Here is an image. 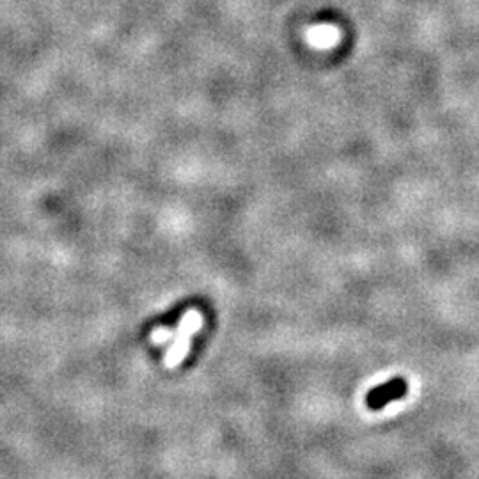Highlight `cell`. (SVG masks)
<instances>
[{"instance_id":"obj_1","label":"cell","mask_w":479,"mask_h":479,"mask_svg":"<svg viewBox=\"0 0 479 479\" xmlns=\"http://www.w3.org/2000/svg\"><path fill=\"white\" fill-rule=\"evenodd\" d=\"M406 393H409V386H406L405 380L403 378H393L390 382L373 387L367 393L366 403L371 410H380L389 402H396V400L405 397Z\"/></svg>"},{"instance_id":"obj_2","label":"cell","mask_w":479,"mask_h":479,"mask_svg":"<svg viewBox=\"0 0 479 479\" xmlns=\"http://www.w3.org/2000/svg\"><path fill=\"white\" fill-rule=\"evenodd\" d=\"M199 325H201V316H199L195 311L187 312V316L183 318L181 327H179V330H178L176 343L172 344L171 351H169V355H167V360H165L167 366H176V364L181 363V358H183L185 353H187L190 335L197 330Z\"/></svg>"}]
</instances>
